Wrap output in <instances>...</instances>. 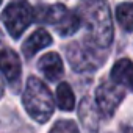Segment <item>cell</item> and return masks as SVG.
<instances>
[{
  "label": "cell",
  "mask_w": 133,
  "mask_h": 133,
  "mask_svg": "<svg viewBox=\"0 0 133 133\" xmlns=\"http://www.w3.org/2000/svg\"><path fill=\"white\" fill-rule=\"evenodd\" d=\"M80 24L86 27V41L107 50L113 41V22L110 6L105 2H85L78 5L77 13Z\"/></svg>",
  "instance_id": "cell-1"
},
{
  "label": "cell",
  "mask_w": 133,
  "mask_h": 133,
  "mask_svg": "<svg viewBox=\"0 0 133 133\" xmlns=\"http://www.w3.org/2000/svg\"><path fill=\"white\" fill-rule=\"evenodd\" d=\"M22 102L30 117H33L36 122H47L53 114L55 100L52 92L38 77H30L27 80Z\"/></svg>",
  "instance_id": "cell-2"
},
{
  "label": "cell",
  "mask_w": 133,
  "mask_h": 133,
  "mask_svg": "<svg viewBox=\"0 0 133 133\" xmlns=\"http://www.w3.org/2000/svg\"><path fill=\"white\" fill-rule=\"evenodd\" d=\"M66 56H68L72 69L77 72H91L99 69L107 59V50L96 47L94 44L88 42H71L66 47Z\"/></svg>",
  "instance_id": "cell-3"
},
{
  "label": "cell",
  "mask_w": 133,
  "mask_h": 133,
  "mask_svg": "<svg viewBox=\"0 0 133 133\" xmlns=\"http://www.w3.org/2000/svg\"><path fill=\"white\" fill-rule=\"evenodd\" d=\"M11 38L19 39L33 21V6L27 2H11L0 16Z\"/></svg>",
  "instance_id": "cell-4"
},
{
  "label": "cell",
  "mask_w": 133,
  "mask_h": 133,
  "mask_svg": "<svg viewBox=\"0 0 133 133\" xmlns=\"http://www.w3.org/2000/svg\"><path fill=\"white\" fill-rule=\"evenodd\" d=\"M125 97V89L114 83H102L96 91V107L103 117H111Z\"/></svg>",
  "instance_id": "cell-5"
},
{
  "label": "cell",
  "mask_w": 133,
  "mask_h": 133,
  "mask_svg": "<svg viewBox=\"0 0 133 133\" xmlns=\"http://www.w3.org/2000/svg\"><path fill=\"white\" fill-rule=\"evenodd\" d=\"M0 72L5 75V78L10 83H16L21 78L22 66L17 53L11 49L0 50Z\"/></svg>",
  "instance_id": "cell-6"
},
{
  "label": "cell",
  "mask_w": 133,
  "mask_h": 133,
  "mask_svg": "<svg viewBox=\"0 0 133 133\" xmlns=\"http://www.w3.org/2000/svg\"><path fill=\"white\" fill-rule=\"evenodd\" d=\"M38 69L42 72V75H45V78H49L50 82H56L63 72H64V68H63V61L59 58L58 53L55 52H49L45 53L44 56H41L39 63H38Z\"/></svg>",
  "instance_id": "cell-7"
},
{
  "label": "cell",
  "mask_w": 133,
  "mask_h": 133,
  "mask_svg": "<svg viewBox=\"0 0 133 133\" xmlns=\"http://www.w3.org/2000/svg\"><path fill=\"white\" fill-rule=\"evenodd\" d=\"M52 44V36L49 31H45L44 28H38L36 31H33L27 41L22 44V53L25 58H31L33 55H36L41 49H45Z\"/></svg>",
  "instance_id": "cell-8"
},
{
  "label": "cell",
  "mask_w": 133,
  "mask_h": 133,
  "mask_svg": "<svg viewBox=\"0 0 133 133\" xmlns=\"http://www.w3.org/2000/svg\"><path fill=\"white\" fill-rule=\"evenodd\" d=\"M68 13L64 5L55 3V5H39L36 10H33V19H36L41 24H53L56 25Z\"/></svg>",
  "instance_id": "cell-9"
},
{
  "label": "cell",
  "mask_w": 133,
  "mask_h": 133,
  "mask_svg": "<svg viewBox=\"0 0 133 133\" xmlns=\"http://www.w3.org/2000/svg\"><path fill=\"white\" fill-rule=\"evenodd\" d=\"M78 116L85 125L86 133H97L99 130V111L89 99H83L78 108Z\"/></svg>",
  "instance_id": "cell-10"
},
{
  "label": "cell",
  "mask_w": 133,
  "mask_h": 133,
  "mask_svg": "<svg viewBox=\"0 0 133 133\" xmlns=\"http://www.w3.org/2000/svg\"><path fill=\"white\" fill-rule=\"evenodd\" d=\"M111 80L114 85L124 89L131 88V63L128 58H122L116 61V64L111 69Z\"/></svg>",
  "instance_id": "cell-11"
},
{
  "label": "cell",
  "mask_w": 133,
  "mask_h": 133,
  "mask_svg": "<svg viewBox=\"0 0 133 133\" xmlns=\"http://www.w3.org/2000/svg\"><path fill=\"white\" fill-rule=\"evenodd\" d=\"M56 105L63 111H71L75 107V96L69 83L61 82L56 88Z\"/></svg>",
  "instance_id": "cell-12"
},
{
  "label": "cell",
  "mask_w": 133,
  "mask_h": 133,
  "mask_svg": "<svg viewBox=\"0 0 133 133\" xmlns=\"http://www.w3.org/2000/svg\"><path fill=\"white\" fill-rule=\"evenodd\" d=\"M82 27V24H80V19H78V16L75 14V13H66V16L55 25V28H56V31L61 35V36H71V35H74L75 31H78V28Z\"/></svg>",
  "instance_id": "cell-13"
},
{
  "label": "cell",
  "mask_w": 133,
  "mask_h": 133,
  "mask_svg": "<svg viewBox=\"0 0 133 133\" xmlns=\"http://www.w3.org/2000/svg\"><path fill=\"white\" fill-rule=\"evenodd\" d=\"M116 17L125 31H131V28H133V5L121 3L116 10Z\"/></svg>",
  "instance_id": "cell-14"
},
{
  "label": "cell",
  "mask_w": 133,
  "mask_h": 133,
  "mask_svg": "<svg viewBox=\"0 0 133 133\" xmlns=\"http://www.w3.org/2000/svg\"><path fill=\"white\" fill-rule=\"evenodd\" d=\"M49 133H80V131H78V127L75 125V122L63 119V121H58L50 128Z\"/></svg>",
  "instance_id": "cell-15"
},
{
  "label": "cell",
  "mask_w": 133,
  "mask_h": 133,
  "mask_svg": "<svg viewBox=\"0 0 133 133\" xmlns=\"http://www.w3.org/2000/svg\"><path fill=\"white\" fill-rule=\"evenodd\" d=\"M3 96V83H2V78H0V97Z\"/></svg>",
  "instance_id": "cell-16"
},
{
  "label": "cell",
  "mask_w": 133,
  "mask_h": 133,
  "mask_svg": "<svg viewBox=\"0 0 133 133\" xmlns=\"http://www.w3.org/2000/svg\"><path fill=\"white\" fill-rule=\"evenodd\" d=\"M0 41H2V31H0Z\"/></svg>",
  "instance_id": "cell-17"
}]
</instances>
